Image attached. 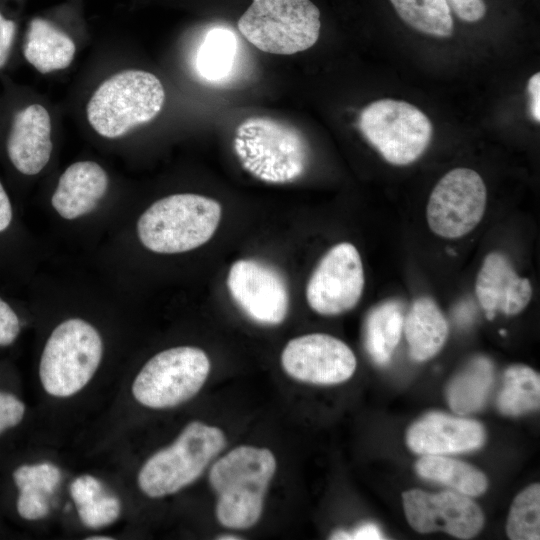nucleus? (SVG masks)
<instances>
[{"label":"nucleus","mask_w":540,"mask_h":540,"mask_svg":"<svg viewBox=\"0 0 540 540\" xmlns=\"http://www.w3.org/2000/svg\"><path fill=\"white\" fill-rule=\"evenodd\" d=\"M276 470V459L266 448L241 445L211 467L209 482L218 495L220 524L247 529L261 517L264 497Z\"/></svg>","instance_id":"1"},{"label":"nucleus","mask_w":540,"mask_h":540,"mask_svg":"<svg viewBox=\"0 0 540 540\" xmlns=\"http://www.w3.org/2000/svg\"><path fill=\"white\" fill-rule=\"evenodd\" d=\"M221 205L206 196L174 194L154 202L139 218L141 243L156 253L174 254L193 250L214 235Z\"/></svg>","instance_id":"2"},{"label":"nucleus","mask_w":540,"mask_h":540,"mask_svg":"<svg viewBox=\"0 0 540 540\" xmlns=\"http://www.w3.org/2000/svg\"><path fill=\"white\" fill-rule=\"evenodd\" d=\"M234 151L243 168L267 183H288L299 178L308 164V147L293 126L252 117L236 129Z\"/></svg>","instance_id":"3"},{"label":"nucleus","mask_w":540,"mask_h":540,"mask_svg":"<svg viewBox=\"0 0 540 540\" xmlns=\"http://www.w3.org/2000/svg\"><path fill=\"white\" fill-rule=\"evenodd\" d=\"M164 100L165 91L157 76L143 70H125L97 88L86 113L98 134L116 138L155 118Z\"/></svg>","instance_id":"4"},{"label":"nucleus","mask_w":540,"mask_h":540,"mask_svg":"<svg viewBox=\"0 0 540 540\" xmlns=\"http://www.w3.org/2000/svg\"><path fill=\"white\" fill-rule=\"evenodd\" d=\"M225 445L221 429L190 422L170 446L145 462L138 473L139 488L151 498L174 494L193 483Z\"/></svg>","instance_id":"5"},{"label":"nucleus","mask_w":540,"mask_h":540,"mask_svg":"<svg viewBox=\"0 0 540 540\" xmlns=\"http://www.w3.org/2000/svg\"><path fill=\"white\" fill-rule=\"evenodd\" d=\"M320 27V11L310 0H253L237 22L249 43L277 55L309 49L318 40Z\"/></svg>","instance_id":"6"},{"label":"nucleus","mask_w":540,"mask_h":540,"mask_svg":"<svg viewBox=\"0 0 540 540\" xmlns=\"http://www.w3.org/2000/svg\"><path fill=\"white\" fill-rule=\"evenodd\" d=\"M102 339L88 322L72 318L59 324L43 349L39 376L54 397H70L92 379L101 362Z\"/></svg>","instance_id":"7"},{"label":"nucleus","mask_w":540,"mask_h":540,"mask_svg":"<svg viewBox=\"0 0 540 540\" xmlns=\"http://www.w3.org/2000/svg\"><path fill=\"white\" fill-rule=\"evenodd\" d=\"M210 371L207 354L200 348L179 346L149 359L132 384V394L153 409L175 407L194 397Z\"/></svg>","instance_id":"8"},{"label":"nucleus","mask_w":540,"mask_h":540,"mask_svg":"<svg viewBox=\"0 0 540 540\" xmlns=\"http://www.w3.org/2000/svg\"><path fill=\"white\" fill-rule=\"evenodd\" d=\"M359 129L383 158L394 165L416 161L432 138L429 118L414 105L381 99L366 106L359 116Z\"/></svg>","instance_id":"9"},{"label":"nucleus","mask_w":540,"mask_h":540,"mask_svg":"<svg viewBox=\"0 0 540 540\" xmlns=\"http://www.w3.org/2000/svg\"><path fill=\"white\" fill-rule=\"evenodd\" d=\"M487 190L481 176L469 168L447 172L433 188L426 209L430 230L456 239L471 232L481 221Z\"/></svg>","instance_id":"10"},{"label":"nucleus","mask_w":540,"mask_h":540,"mask_svg":"<svg viewBox=\"0 0 540 540\" xmlns=\"http://www.w3.org/2000/svg\"><path fill=\"white\" fill-rule=\"evenodd\" d=\"M364 270L356 247L348 242L334 245L321 258L306 287L309 306L321 315H338L359 302Z\"/></svg>","instance_id":"11"},{"label":"nucleus","mask_w":540,"mask_h":540,"mask_svg":"<svg viewBox=\"0 0 540 540\" xmlns=\"http://www.w3.org/2000/svg\"><path fill=\"white\" fill-rule=\"evenodd\" d=\"M227 287L234 301L252 320L277 325L286 318L288 287L272 266L254 259L237 260L230 267Z\"/></svg>","instance_id":"12"},{"label":"nucleus","mask_w":540,"mask_h":540,"mask_svg":"<svg viewBox=\"0 0 540 540\" xmlns=\"http://www.w3.org/2000/svg\"><path fill=\"white\" fill-rule=\"evenodd\" d=\"M284 371L312 384L331 385L349 379L356 369L352 350L341 340L313 333L290 340L281 354Z\"/></svg>","instance_id":"13"},{"label":"nucleus","mask_w":540,"mask_h":540,"mask_svg":"<svg viewBox=\"0 0 540 540\" xmlns=\"http://www.w3.org/2000/svg\"><path fill=\"white\" fill-rule=\"evenodd\" d=\"M408 523L420 533L444 531L469 539L482 528L481 509L466 495L452 491L428 493L413 489L402 494Z\"/></svg>","instance_id":"14"},{"label":"nucleus","mask_w":540,"mask_h":540,"mask_svg":"<svg viewBox=\"0 0 540 540\" xmlns=\"http://www.w3.org/2000/svg\"><path fill=\"white\" fill-rule=\"evenodd\" d=\"M486 439L481 423L431 412L413 423L406 434L408 447L418 454L442 455L480 448Z\"/></svg>","instance_id":"15"},{"label":"nucleus","mask_w":540,"mask_h":540,"mask_svg":"<svg viewBox=\"0 0 540 540\" xmlns=\"http://www.w3.org/2000/svg\"><path fill=\"white\" fill-rule=\"evenodd\" d=\"M475 292L489 320L497 312L520 313L529 304L533 293L529 279L520 277L510 260L500 252H491L484 258Z\"/></svg>","instance_id":"16"},{"label":"nucleus","mask_w":540,"mask_h":540,"mask_svg":"<svg viewBox=\"0 0 540 540\" xmlns=\"http://www.w3.org/2000/svg\"><path fill=\"white\" fill-rule=\"evenodd\" d=\"M6 150L13 166L24 175L38 174L52 152L51 119L40 104L18 110L11 121Z\"/></svg>","instance_id":"17"},{"label":"nucleus","mask_w":540,"mask_h":540,"mask_svg":"<svg viewBox=\"0 0 540 540\" xmlns=\"http://www.w3.org/2000/svg\"><path fill=\"white\" fill-rule=\"evenodd\" d=\"M108 188V176L96 162L80 161L61 175L51 203L58 214L68 220L91 212Z\"/></svg>","instance_id":"18"},{"label":"nucleus","mask_w":540,"mask_h":540,"mask_svg":"<svg viewBox=\"0 0 540 540\" xmlns=\"http://www.w3.org/2000/svg\"><path fill=\"white\" fill-rule=\"evenodd\" d=\"M410 357L426 361L443 347L448 324L437 303L428 296L417 298L411 305L403 324Z\"/></svg>","instance_id":"19"},{"label":"nucleus","mask_w":540,"mask_h":540,"mask_svg":"<svg viewBox=\"0 0 540 540\" xmlns=\"http://www.w3.org/2000/svg\"><path fill=\"white\" fill-rule=\"evenodd\" d=\"M73 40L47 20L34 18L26 32L23 54L40 73L61 70L70 65L75 54Z\"/></svg>","instance_id":"20"},{"label":"nucleus","mask_w":540,"mask_h":540,"mask_svg":"<svg viewBox=\"0 0 540 540\" xmlns=\"http://www.w3.org/2000/svg\"><path fill=\"white\" fill-rule=\"evenodd\" d=\"M404 324L399 301L383 302L369 312L365 322V347L373 361L387 364L401 338Z\"/></svg>","instance_id":"21"},{"label":"nucleus","mask_w":540,"mask_h":540,"mask_svg":"<svg viewBox=\"0 0 540 540\" xmlns=\"http://www.w3.org/2000/svg\"><path fill=\"white\" fill-rule=\"evenodd\" d=\"M494 370L485 357L471 360L449 383L447 400L459 415L478 411L484 405L493 383Z\"/></svg>","instance_id":"22"},{"label":"nucleus","mask_w":540,"mask_h":540,"mask_svg":"<svg viewBox=\"0 0 540 540\" xmlns=\"http://www.w3.org/2000/svg\"><path fill=\"white\" fill-rule=\"evenodd\" d=\"M238 57V39L225 27L210 29L203 37L195 55L198 76L210 83L228 79Z\"/></svg>","instance_id":"23"},{"label":"nucleus","mask_w":540,"mask_h":540,"mask_svg":"<svg viewBox=\"0 0 540 540\" xmlns=\"http://www.w3.org/2000/svg\"><path fill=\"white\" fill-rule=\"evenodd\" d=\"M415 467L421 477L448 485L463 495L477 496L487 489L486 476L459 460L425 455L417 461Z\"/></svg>","instance_id":"24"},{"label":"nucleus","mask_w":540,"mask_h":540,"mask_svg":"<svg viewBox=\"0 0 540 540\" xmlns=\"http://www.w3.org/2000/svg\"><path fill=\"white\" fill-rule=\"evenodd\" d=\"M540 377L525 365H512L504 373L497 406L505 415H520L539 408Z\"/></svg>","instance_id":"25"},{"label":"nucleus","mask_w":540,"mask_h":540,"mask_svg":"<svg viewBox=\"0 0 540 540\" xmlns=\"http://www.w3.org/2000/svg\"><path fill=\"white\" fill-rule=\"evenodd\" d=\"M399 17L412 28L436 37L453 33V18L445 0H390Z\"/></svg>","instance_id":"26"},{"label":"nucleus","mask_w":540,"mask_h":540,"mask_svg":"<svg viewBox=\"0 0 540 540\" xmlns=\"http://www.w3.org/2000/svg\"><path fill=\"white\" fill-rule=\"evenodd\" d=\"M512 540H538L540 538V485L525 488L514 499L506 525Z\"/></svg>","instance_id":"27"},{"label":"nucleus","mask_w":540,"mask_h":540,"mask_svg":"<svg viewBox=\"0 0 540 540\" xmlns=\"http://www.w3.org/2000/svg\"><path fill=\"white\" fill-rule=\"evenodd\" d=\"M60 470L51 463L22 465L13 473L19 490L35 491L44 495L54 492L60 481Z\"/></svg>","instance_id":"28"},{"label":"nucleus","mask_w":540,"mask_h":540,"mask_svg":"<svg viewBox=\"0 0 540 540\" xmlns=\"http://www.w3.org/2000/svg\"><path fill=\"white\" fill-rule=\"evenodd\" d=\"M77 508L80 520L90 528H99L113 523L121 512L119 499L103 493Z\"/></svg>","instance_id":"29"},{"label":"nucleus","mask_w":540,"mask_h":540,"mask_svg":"<svg viewBox=\"0 0 540 540\" xmlns=\"http://www.w3.org/2000/svg\"><path fill=\"white\" fill-rule=\"evenodd\" d=\"M17 511L26 520L44 518L49 513L47 496L35 491L20 490Z\"/></svg>","instance_id":"30"},{"label":"nucleus","mask_w":540,"mask_h":540,"mask_svg":"<svg viewBox=\"0 0 540 540\" xmlns=\"http://www.w3.org/2000/svg\"><path fill=\"white\" fill-rule=\"evenodd\" d=\"M25 406L16 396L0 392V433L19 424L24 416Z\"/></svg>","instance_id":"31"},{"label":"nucleus","mask_w":540,"mask_h":540,"mask_svg":"<svg viewBox=\"0 0 540 540\" xmlns=\"http://www.w3.org/2000/svg\"><path fill=\"white\" fill-rule=\"evenodd\" d=\"M102 493L101 483L91 475L80 476L70 485V494L77 507L89 503Z\"/></svg>","instance_id":"32"},{"label":"nucleus","mask_w":540,"mask_h":540,"mask_svg":"<svg viewBox=\"0 0 540 540\" xmlns=\"http://www.w3.org/2000/svg\"><path fill=\"white\" fill-rule=\"evenodd\" d=\"M20 332V322L14 310L0 298V346L14 342Z\"/></svg>","instance_id":"33"},{"label":"nucleus","mask_w":540,"mask_h":540,"mask_svg":"<svg viewBox=\"0 0 540 540\" xmlns=\"http://www.w3.org/2000/svg\"><path fill=\"white\" fill-rule=\"evenodd\" d=\"M459 19L473 23L481 20L486 13V4L483 0H445Z\"/></svg>","instance_id":"34"},{"label":"nucleus","mask_w":540,"mask_h":540,"mask_svg":"<svg viewBox=\"0 0 540 540\" xmlns=\"http://www.w3.org/2000/svg\"><path fill=\"white\" fill-rule=\"evenodd\" d=\"M16 22L0 10V69L3 68L12 52L16 35Z\"/></svg>","instance_id":"35"},{"label":"nucleus","mask_w":540,"mask_h":540,"mask_svg":"<svg viewBox=\"0 0 540 540\" xmlns=\"http://www.w3.org/2000/svg\"><path fill=\"white\" fill-rule=\"evenodd\" d=\"M528 92L531 97L530 111L535 121H540V74L537 72L528 81Z\"/></svg>","instance_id":"36"},{"label":"nucleus","mask_w":540,"mask_h":540,"mask_svg":"<svg viewBox=\"0 0 540 540\" xmlns=\"http://www.w3.org/2000/svg\"><path fill=\"white\" fill-rule=\"evenodd\" d=\"M12 220V207L9 197L0 182V232L8 228Z\"/></svg>","instance_id":"37"},{"label":"nucleus","mask_w":540,"mask_h":540,"mask_svg":"<svg viewBox=\"0 0 540 540\" xmlns=\"http://www.w3.org/2000/svg\"><path fill=\"white\" fill-rule=\"evenodd\" d=\"M350 535L351 539L356 540H375L384 538L380 529L372 523H365L359 526L353 533H350Z\"/></svg>","instance_id":"38"},{"label":"nucleus","mask_w":540,"mask_h":540,"mask_svg":"<svg viewBox=\"0 0 540 540\" xmlns=\"http://www.w3.org/2000/svg\"><path fill=\"white\" fill-rule=\"evenodd\" d=\"M331 539H351V535L345 531H338L332 535Z\"/></svg>","instance_id":"39"},{"label":"nucleus","mask_w":540,"mask_h":540,"mask_svg":"<svg viewBox=\"0 0 540 540\" xmlns=\"http://www.w3.org/2000/svg\"><path fill=\"white\" fill-rule=\"evenodd\" d=\"M88 540H111L113 538L109 536H91L87 538Z\"/></svg>","instance_id":"40"},{"label":"nucleus","mask_w":540,"mask_h":540,"mask_svg":"<svg viewBox=\"0 0 540 540\" xmlns=\"http://www.w3.org/2000/svg\"><path fill=\"white\" fill-rule=\"evenodd\" d=\"M218 539H222V540H232V539H241L237 536H233V535H222L221 537H219Z\"/></svg>","instance_id":"41"},{"label":"nucleus","mask_w":540,"mask_h":540,"mask_svg":"<svg viewBox=\"0 0 540 540\" xmlns=\"http://www.w3.org/2000/svg\"><path fill=\"white\" fill-rule=\"evenodd\" d=\"M501 335H505V330H500Z\"/></svg>","instance_id":"42"}]
</instances>
